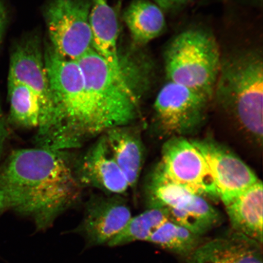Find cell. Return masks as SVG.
<instances>
[{"mask_svg":"<svg viewBox=\"0 0 263 263\" xmlns=\"http://www.w3.org/2000/svg\"><path fill=\"white\" fill-rule=\"evenodd\" d=\"M205 241L202 236L167 220L154 231L147 242L186 259Z\"/></svg>","mask_w":263,"mask_h":263,"instance_id":"ffe728a7","label":"cell"},{"mask_svg":"<svg viewBox=\"0 0 263 263\" xmlns=\"http://www.w3.org/2000/svg\"><path fill=\"white\" fill-rule=\"evenodd\" d=\"M147 195L149 209L167 210L182 208L192 201L196 195L167 180L155 170L148 185Z\"/></svg>","mask_w":263,"mask_h":263,"instance_id":"44dd1931","label":"cell"},{"mask_svg":"<svg viewBox=\"0 0 263 263\" xmlns=\"http://www.w3.org/2000/svg\"><path fill=\"white\" fill-rule=\"evenodd\" d=\"M8 80L27 87L37 98L41 118L37 130L45 127L54 111V101L39 39L30 37L16 44L10 57Z\"/></svg>","mask_w":263,"mask_h":263,"instance_id":"30bf717a","label":"cell"},{"mask_svg":"<svg viewBox=\"0 0 263 263\" xmlns=\"http://www.w3.org/2000/svg\"><path fill=\"white\" fill-rule=\"evenodd\" d=\"M103 135L111 156L126 177L130 188H134L139 181L144 158L139 134L128 125L111 128Z\"/></svg>","mask_w":263,"mask_h":263,"instance_id":"2e32d148","label":"cell"},{"mask_svg":"<svg viewBox=\"0 0 263 263\" xmlns=\"http://www.w3.org/2000/svg\"><path fill=\"white\" fill-rule=\"evenodd\" d=\"M260 243L232 230L206 240L186 263H263Z\"/></svg>","mask_w":263,"mask_h":263,"instance_id":"5bb4252c","label":"cell"},{"mask_svg":"<svg viewBox=\"0 0 263 263\" xmlns=\"http://www.w3.org/2000/svg\"><path fill=\"white\" fill-rule=\"evenodd\" d=\"M44 57L54 108L47 126L37 130V146L69 151L106 133L77 61L61 57L50 45Z\"/></svg>","mask_w":263,"mask_h":263,"instance_id":"7a4b0ae2","label":"cell"},{"mask_svg":"<svg viewBox=\"0 0 263 263\" xmlns=\"http://www.w3.org/2000/svg\"><path fill=\"white\" fill-rule=\"evenodd\" d=\"M193 0H153L162 11H173L184 7Z\"/></svg>","mask_w":263,"mask_h":263,"instance_id":"cb8c5ba5","label":"cell"},{"mask_svg":"<svg viewBox=\"0 0 263 263\" xmlns=\"http://www.w3.org/2000/svg\"><path fill=\"white\" fill-rule=\"evenodd\" d=\"M164 210L169 221L200 236L221 225L222 222L218 210L205 197L198 195L195 196L192 201L182 208Z\"/></svg>","mask_w":263,"mask_h":263,"instance_id":"ac0fdd59","label":"cell"},{"mask_svg":"<svg viewBox=\"0 0 263 263\" xmlns=\"http://www.w3.org/2000/svg\"><path fill=\"white\" fill-rule=\"evenodd\" d=\"M9 125L0 103V161L4 154L6 144L10 137Z\"/></svg>","mask_w":263,"mask_h":263,"instance_id":"603a6c76","label":"cell"},{"mask_svg":"<svg viewBox=\"0 0 263 263\" xmlns=\"http://www.w3.org/2000/svg\"><path fill=\"white\" fill-rule=\"evenodd\" d=\"M192 142L208 164L222 202L259 181L248 164L222 144L210 139L195 140Z\"/></svg>","mask_w":263,"mask_h":263,"instance_id":"8fae6325","label":"cell"},{"mask_svg":"<svg viewBox=\"0 0 263 263\" xmlns=\"http://www.w3.org/2000/svg\"><path fill=\"white\" fill-rule=\"evenodd\" d=\"M156 170L196 195L219 198L204 158L192 141L184 137L170 138L164 144L162 159Z\"/></svg>","mask_w":263,"mask_h":263,"instance_id":"9c48e42d","label":"cell"},{"mask_svg":"<svg viewBox=\"0 0 263 263\" xmlns=\"http://www.w3.org/2000/svg\"><path fill=\"white\" fill-rule=\"evenodd\" d=\"M74 172L82 188L92 187L106 195H122L129 187L115 162L104 135L86 152L74 160Z\"/></svg>","mask_w":263,"mask_h":263,"instance_id":"4fadbf2b","label":"cell"},{"mask_svg":"<svg viewBox=\"0 0 263 263\" xmlns=\"http://www.w3.org/2000/svg\"><path fill=\"white\" fill-rule=\"evenodd\" d=\"M131 218L129 206L121 195L93 196L75 232L83 236L88 247L107 245Z\"/></svg>","mask_w":263,"mask_h":263,"instance_id":"7c38bea8","label":"cell"},{"mask_svg":"<svg viewBox=\"0 0 263 263\" xmlns=\"http://www.w3.org/2000/svg\"><path fill=\"white\" fill-rule=\"evenodd\" d=\"M77 61L107 130L133 123L137 117L139 95L118 80L93 49Z\"/></svg>","mask_w":263,"mask_h":263,"instance_id":"5b68a950","label":"cell"},{"mask_svg":"<svg viewBox=\"0 0 263 263\" xmlns=\"http://www.w3.org/2000/svg\"><path fill=\"white\" fill-rule=\"evenodd\" d=\"M10 104L8 123L16 127L32 129L39 127L41 110L37 98L25 85L8 80Z\"/></svg>","mask_w":263,"mask_h":263,"instance_id":"d6986e66","label":"cell"},{"mask_svg":"<svg viewBox=\"0 0 263 263\" xmlns=\"http://www.w3.org/2000/svg\"><path fill=\"white\" fill-rule=\"evenodd\" d=\"M124 19L138 45H145L159 37L166 26L162 10L148 0H134L125 11Z\"/></svg>","mask_w":263,"mask_h":263,"instance_id":"e0dca14e","label":"cell"},{"mask_svg":"<svg viewBox=\"0 0 263 263\" xmlns=\"http://www.w3.org/2000/svg\"><path fill=\"white\" fill-rule=\"evenodd\" d=\"M91 0H50L44 16L51 47L59 55L78 61L93 49Z\"/></svg>","mask_w":263,"mask_h":263,"instance_id":"8992f818","label":"cell"},{"mask_svg":"<svg viewBox=\"0 0 263 263\" xmlns=\"http://www.w3.org/2000/svg\"><path fill=\"white\" fill-rule=\"evenodd\" d=\"M91 2L90 25L93 50L106 62L118 80L141 97L148 84L147 68L121 59L118 48L119 28L116 13L108 0Z\"/></svg>","mask_w":263,"mask_h":263,"instance_id":"52a82bcc","label":"cell"},{"mask_svg":"<svg viewBox=\"0 0 263 263\" xmlns=\"http://www.w3.org/2000/svg\"><path fill=\"white\" fill-rule=\"evenodd\" d=\"M222 202L232 230L262 245L263 188L261 181Z\"/></svg>","mask_w":263,"mask_h":263,"instance_id":"9a60e30c","label":"cell"},{"mask_svg":"<svg viewBox=\"0 0 263 263\" xmlns=\"http://www.w3.org/2000/svg\"><path fill=\"white\" fill-rule=\"evenodd\" d=\"M239 127L262 143L263 63L256 50L236 52L222 59L213 97Z\"/></svg>","mask_w":263,"mask_h":263,"instance_id":"3957f363","label":"cell"},{"mask_svg":"<svg viewBox=\"0 0 263 263\" xmlns=\"http://www.w3.org/2000/svg\"><path fill=\"white\" fill-rule=\"evenodd\" d=\"M68 151L36 146L16 149L0 162V189L11 210L34 221L39 231L80 201L82 187Z\"/></svg>","mask_w":263,"mask_h":263,"instance_id":"6da1fadb","label":"cell"},{"mask_svg":"<svg viewBox=\"0 0 263 263\" xmlns=\"http://www.w3.org/2000/svg\"><path fill=\"white\" fill-rule=\"evenodd\" d=\"M210 99L198 91L168 82L154 103V123L163 136L183 137L198 129L205 120Z\"/></svg>","mask_w":263,"mask_h":263,"instance_id":"ba28073f","label":"cell"},{"mask_svg":"<svg viewBox=\"0 0 263 263\" xmlns=\"http://www.w3.org/2000/svg\"><path fill=\"white\" fill-rule=\"evenodd\" d=\"M222 59L213 35L202 29H189L177 35L166 49L167 78L211 99Z\"/></svg>","mask_w":263,"mask_h":263,"instance_id":"277c9868","label":"cell"},{"mask_svg":"<svg viewBox=\"0 0 263 263\" xmlns=\"http://www.w3.org/2000/svg\"><path fill=\"white\" fill-rule=\"evenodd\" d=\"M167 220L165 210L148 209L140 215L132 217L124 228L107 246L115 248L136 241H147L154 231Z\"/></svg>","mask_w":263,"mask_h":263,"instance_id":"7402d4cb","label":"cell"},{"mask_svg":"<svg viewBox=\"0 0 263 263\" xmlns=\"http://www.w3.org/2000/svg\"><path fill=\"white\" fill-rule=\"evenodd\" d=\"M8 23L7 11L4 3L0 0V46L4 37L6 26Z\"/></svg>","mask_w":263,"mask_h":263,"instance_id":"d4e9b609","label":"cell"},{"mask_svg":"<svg viewBox=\"0 0 263 263\" xmlns=\"http://www.w3.org/2000/svg\"><path fill=\"white\" fill-rule=\"evenodd\" d=\"M8 210H11V203L4 191L0 189V216Z\"/></svg>","mask_w":263,"mask_h":263,"instance_id":"484cf974","label":"cell"}]
</instances>
